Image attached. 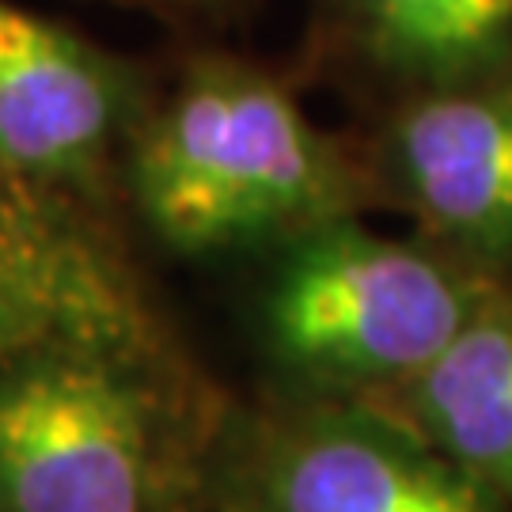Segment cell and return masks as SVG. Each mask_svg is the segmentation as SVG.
<instances>
[{
	"label": "cell",
	"instance_id": "cell-1",
	"mask_svg": "<svg viewBox=\"0 0 512 512\" xmlns=\"http://www.w3.org/2000/svg\"><path fill=\"white\" fill-rule=\"evenodd\" d=\"M133 190L171 247L202 255L342 217L349 179L281 84L209 61L141 133Z\"/></svg>",
	"mask_w": 512,
	"mask_h": 512
},
{
	"label": "cell",
	"instance_id": "cell-2",
	"mask_svg": "<svg viewBox=\"0 0 512 512\" xmlns=\"http://www.w3.org/2000/svg\"><path fill=\"white\" fill-rule=\"evenodd\" d=\"M501 285L440 251L330 217L296 232L266 293L281 365L323 384H406Z\"/></svg>",
	"mask_w": 512,
	"mask_h": 512
},
{
	"label": "cell",
	"instance_id": "cell-3",
	"mask_svg": "<svg viewBox=\"0 0 512 512\" xmlns=\"http://www.w3.org/2000/svg\"><path fill=\"white\" fill-rule=\"evenodd\" d=\"M145 391L110 346L61 342L0 368V512H145Z\"/></svg>",
	"mask_w": 512,
	"mask_h": 512
},
{
	"label": "cell",
	"instance_id": "cell-4",
	"mask_svg": "<svg viewBox=\"0 0 512 512\" xmlns=\"http://www.w3.org/2000/svg\"><path fill=\"white\" fill-rule=\"evenodd\" d=\"M384 164L429 243L490 277L512 274V61L410 92Z\"/></svg>",
	"mask_w": 512,
	"mask_h": 512
},
{
	"label": "cell",
	"instance_id": "cell-5",
	"mask_svg": "<svg viewBox=\"0 0 512 512\" xmlns=\"http://www.w3.org/2000/svg\"><path fill=\"white\" fill-rule=\"evenodd\" d=\"M266 512H512L406 418L368 406L315 410L270 444Z\"/></svg>",
	"mask_w": 512,
	"mask_h": 512
},
{
	"label": "cell",
	"instance_id": "cell-6",
	"mask_svg": "<svg viewBox=\"0 0 512 512\" xmlns=\"http://www.w3.org/2000/svg\"><path fill=\"white\" fill-rule=\"evenodd\" d=\"M133 76L54 19L0 0V171L73 179L129 122Z\"/></svg>",
	"mask_w": 512,
	"mask_h": 512
},
{
	"label": "cell",
	"instance_id": "cell-7",
	"mask_svg": "<svg viewBox=\"0 0 512 512\" xmlns=\"http://www.w3.org/2000/svg\"><path fill=\"white\" fill-rule=\"evenodd\" d=\"M126 308L110 274L27 179L0 171V368L61 342L114 346Z\"/></svg>",
	"mask_w": 512,
	"mask_h": 512
},
{
	"label": "cell",
	"instance_id": "cell-8",
	"mask_svg": "<svg viewBox=\"0 0 512 512\" xmlns=\"http://www.w3.org/2000/svg\"><path fill=\"white\" fill-rule=\"evenodd\" d=\"M403 387L406 421L512 509V296L497 285Z\"/></svg>",
	"mask_w": 512,
	"mask_h": 512
},
{
	"label": "cell",
	"instance_id": "cell-9",
	"mask_svg": "<svg viewBox=\"0 0 512 512\" xmlns=\"http://www.w3.org/2000/svg\"><path fill=\"white\" fill-rule=\"evenodd\" d=\"M368 54L414 92L512 61V0H349Z\"/></svg>",
	"mask_w": 512,
	"mask_h": 512
}]
</instances>
